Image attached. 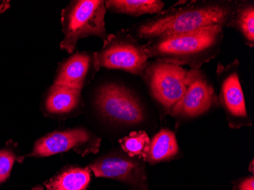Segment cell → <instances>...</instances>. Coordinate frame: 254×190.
I'll use <instances>...</instances> for the list:
<instances>
[{
  "label": "cell",
  "mask_w": 254,
  "mask_h": 190,
  "mask_svg": "<svg viewBox=\"0 0 254 190\" xmlns=\"http://www.w3.org/2000/svg\"><path fill=\"white\" fill-rule=\"evenodd\" d=\"M238 0H192L175 4L168 9L137 23L127 31L135 39L152 41L209 27H227Z\"/></svg>",
  "instance_id": "obj_1"
},
{
  "label": "cell",
  "mask_w": 254,
  "mask_h": 190,
  "mask_svg": "<svg viewBox=\"0 0 254 190\" xmlns=\"http://www.w3.org/2000/svg\"><path fill=\"white\" fill-rule=\"evenodd\" d=\"M223 38V28L213 26L155 38L144 47L148 59L198 69L220 54Z\"/></svg>",
  "instance_id": "obj_2"
},
{
  "label": "cell",
  "mask_w": 254,
  "mask_h": 190,
  "mask_svg": "<svg viewBox=\"0 0 254 190\" xmlns=\"http://www.w3.org/2000/svg\"><path fill=\"white\" fill-rule=\"evenodd\" d=\"M107 8L102 0H74L61 12L64 39L61 48L72 54L82 38L98 37L105 42L108 35L105 28Z\"/></svg>",
  "instance_id": "obj_3"
},
{
  "label": "cell",
  "mask_w": 254,
  "mask_h": 190,
  "mask_svg": "<svg viewBox=\"0 0 254 190\" xmlns=\"http://www.w3.org/2000/svg\"><path fill=\"white\" fill-rule=\"evenodd\" d=\"M94 104L103 119L118 125L138 127L148 118V110L140 97L120 82L100 85L95 90Z\"/></svg>",
  "instance_id": "obj_4"
},
{
  "label": "cell",
  "mask_w": 254,
  "mask_h": 190,
  "mask_svg": "<svg viewBox=\"0 0 254 190\" xmlns=\"http://www.w3.org/2000/svg\"><path fill=\"white\" fill-rule=\"evenodd\" d=\"M188 70L162 61L148 62L141 75L150 97L163 115H168L186 91Z\"/></svg>",
  "instance_id": "obj_5"
},
{
  "label": "cell",
  "mask_w": 254,
  "mask_h": 190,
  "mask_svg": "<svg viewBox=\"0 0 254 190\" xmlns=\"http://www.w3.org/2000/svg\"><path fill=\"white\" fill-rule=\"evenodd\" d=\"M96 54L100 67L122 70L138 76L148 63L145 47L127 30L109 34Z\"/></svg>",
  "instance_id": "obj_6"
},
{
  "label": "cell",
  "mask_w": 254,
  "mask_h": 190,
  "mask_svg": "<svg viewBox=\"0 0 254 190\" xmlns=\"http://www.w3.org/2000/svg\"><path fill=\"white\" fill-rule=\"evenodd\" d=\"M239 65V61L235 59L226 65L218 63L216 68L218 103L226 114L230 127L236 128L252 124L240 81Z\"/></svg>",
  "instance_id": "obj_7"
},
{
  "label": "cell",
  "mask_w": 254,
  "mask_h": 190,
  "mask_svg": "<svg viewBox=\"0 0 254 190\" xmlns=\"http://www.w3.org/2000/svg\"><path fill=\"white\" fill-rule=\"evenodd\" d=\"M185 85L182 98L170 111L171 117L180 120L196 118L219 104L213 85L199 68L188 71Z\"/></svg>",
  "instance_id": "obj_8"
},
{
  "label": "cell",
  "mask_w": 254,
  "mask_h": 190,
  "mask_svg": "<svg viewBox=\"0 0 254 190\" xmlns=\"http://www.w3.org/2000/svg\"><path fill=\"white\" fill-rule=\"evenodd\" d=\"M96 177L120 181L133 190H148L145 161L113 151L97 158L88 167Z\"/></svg>",
  "instance_id": "obj_9"
},
{
  "label": "cell",
  "mask_w": 254,
  "mask_h": 190,
  "mask_svg": "<svg viewBox=\"0 0 254 190\" xmlns=\"http://www.w3.org/2000/svg\"><path fill=\"white\" fill-rule=\"evenodd\" d=\"M101 141V138L82 127L55 131L38 139L34 144L32 152L27 157L42 158L70 150L85 156L90 153L98 152Z\"/></svg>",
  "instance_id": "obj_10"
},
{
  "label": "cell",
  "mask_w": 254,
  "mask_h": 190,
  "mask_svg": "<svg viewBox=\"0 0 254 190\" xmlns=\"http://www.w3.org/2000/svg\"><path fill=\"white\" fill-rule=\"evenodd\" d=\"M96 52H76L59 64L54 78L55 85L82 91L99 71Z\"/></svg>",
  "instance_id": "obj_11"
},
{
  "label": "cell",
  "mask_w": 254,
  "mask_h": 190,
  "mask_svg": "<svg viewBox=\"0 0 254 190\" xmlns=\"http://www.w3.org/2000/svg\"><path fill=\"white\" fill-rule=\"evenodd\" d=\"M41 107L44 114L53 118L75 117L83 111L82 92L79 90L54 84L44 93Z\"/></svg>",
  "instance_id": "obj_12"
},
{
  "label": "cell",
  "mask_w": 254,
  "mask_h": 190,
  "mask_svg": "<svg viewBox=\"0 0 254 190\" xmlns=\"http://www.w3.org/2000/svg\"><path fill=\"white\" fill-rule=\"evenodd\" d=\"M91 182L89 168L66 166L45 183L48 190H85Z\"/></svg>",
  "instance_id": "obj_13"
},
{
  "label": "cell",
  "mask_w": 254,
  "mask_h": 190,
  "mask_svg": "<svg viewBox=\"0 0 254 190\" xmlns=\"http://www.w3.org/2000/svg\"><path fill=\"white\" fill-rule=\"evenodd\" d=\"M179 151L175 134L168 128H161L151 141L145 161L150 164L169 161L176 158Z\"/></svg>",
  "instance_id": "obj_14"
},
{
  "label": "cell",
  "mask_w": 254,
  "mask_h": 190,
  "mask_svg": "<svg viewBox=\"0 0 254 190\" xmlns=\"http://www.w3.org/2000/svg\"><path fill=\"white\" fill-rule=\"evenodd\" d=\"M227 27L236 30L250 47L254 45V2L252 0L239 1Z\"/></svg>",
  "instance_id": "obj_15"
},
{
  "label": "cell",
  "mask_w": 254,
  "mask_h": 190,
  "mask_svg": "<svg viewBox=\"0 0 254 190\" xmlns=\"http://www.w3.org/2000/svg\"><path fill=\"white\" fill-rule=\"evenodd\" d=\"M105 6L114 13L137 17L159 13L163 11L165 3L161 0H108Z\"/></svg>",
  "instance_id": "obj_16"
},
{
  "label": "cell",
  "mask_w": 254,
  "mask_h": 190,
  "mask_svg": "<svg viewBox=\"0 0 254 190\" xmlns=\"http://www.w3.org/2000/svg\"><path fill=\"white\" fill-rule=\"evenodd\" d=\"M123 151L131 158H140L145 161L151 145V140L145 131L131 132L120 139Z\"/></svg>",
  "instance_id": "obj_17"
},
{
  "label": "cell",
  "mask_w": 254,
  "mask_h": 190,
  "mask_svg": "<svg viewBox=\"0 0 254 190\" xmlns=\"http://www.w3.org/2000/svg\"><path fill=\"white\" fill-rule=\"evenodd\" d=\"M13 145L10 147L8 144L7 148L0 150V184L8 179L15 161H22L23 157L16 156Z\"/></svg>",
  "instance_id": "obj_18"
},
{
  "label": "cell",
  "mask_w": 254,
  "mask_h": 190,
  "mask_svg": "<svg viewBox=\"0 0 254 190\" xmlns=\"http://www.w3.org/2000/svg\"><path fill=\"white\" fill-rule=\"evenodd\" d=\"M239 190H254V177H247L241 181L238 187Z\"/></svg>",
  "instance_id": "obj_19"
},
{
  "label": "cell",
  "mask_w": 254,
  "mask_h": 190,
  "mask_svg": "<svg viewBox=\"0 0 254 190\" xmlns=\"http://www.w3.org/2000/svg\"><path fill=\"white\" fill-rule=\"evenodd\" d=\"M31 190H44V188H43L42 186L39 185L34 187V188H33Z\"/></svg>",
  "instance_id": "obj_20"
}]
</instances>
